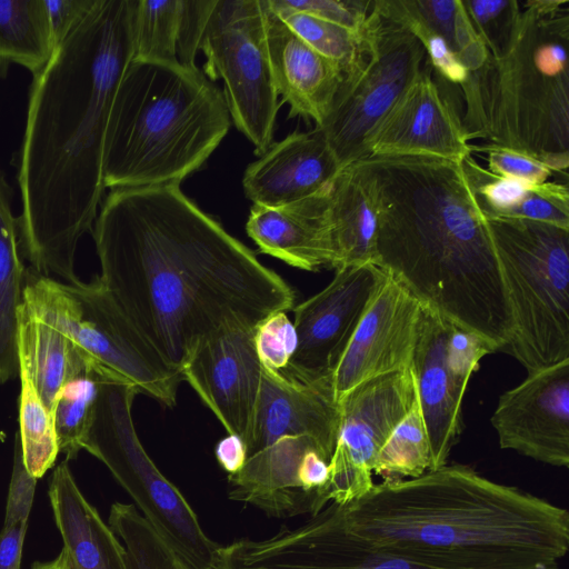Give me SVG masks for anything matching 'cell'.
Returning <instances> with one entry per match:
<instances>
[{"label":"cell","instance_id":"cell-7","mask_svg":"<svg viewBox=\"0 0 569 569\" xmlns=\"http://www.w3.org/2000/svg\"><path fill=\"white\" fill-rule=\"evenodd\" d=\"M485 216L512 315L508 352L528 373L569 360V229Z\"/></svg>","mask_w":569,"mask_h":569},{"label":"cell","instance_id":"cell-21","mask_svg":"<svg viewBox=\"0 0 569 569\" xmlns=\"http://www.w3.org/2000/svg\"><path fill=\"white\" fill-rule=\"evenodd\" d=\"M340 171L322 133L293 132L250 163L242 178L253 204L281 207L328 188Z\"/></svg>","mask_w":569,"mask_h":569},{"label":"cell","instance_id":"cell-10","mask_svg":"<svg viewBox=\"0 0 569 569\" xmlns=\"http://www.w3.org/2000/svg\"><path fill=\"white\" fill-rule=\"evenodd\" d=\"M427 63L425 48L395 0H371L358 56L319 127L339 169L362 159L368 141Z\"/></svg>","mask_w":569,"mask_h":569},{"label":"cell","instance_id":"cell-30","mask_svg":"<svg viewBox=\"0 0 569 569\" xmlns=\"http://www.w3.org/2000/svg\"><path fill=\"white\" fill-rule=\"evenodd\" d=\"M400 3L412 19L447 42L468 73L485 63L489 52L461 0H400Z\"/></svg>","mask_w":569,"mask_h":569},{"label":"cell","instance_id":"cell-13","mask_svg":"<svg viewBox=\"0 0 569 569\" xmlns=\"http://www.w3.org/2000/svg\"><path fill=\"white\" fill-rule=\"evenodd\" d=\"M495 350L477 335L421 305L411 358L432 469L447 465L462 430V400L481 359Z\"/></svg>","mask_w":569,"mask_h":569},{"label":"cell","instance_id":"cell-24","mask_svg":"<svg viewBox=\"0 0 569 569\" xmlns=\"http://www.w3.org/2000/svg\"><path fill=\"white\" fill-rule=\"evenodd\" d=\"M48 497L70 569H130L124 546L84 498L67 460L54 468Z\"/></svg>","mask_w":569,"mask_h":569},{"label":"cell","instance_id":"cell-27","mask_svg":"<svg viewBox=\"0 0 569 569\" xmlns=\"http://www.w3.org/2000/svg\"><path fill=\"white\" fill-rule=\"evenodd\" d=\"M12 189L0 170V385L19 373L18 310L26 281L19 224L11 210Z\"/></svg>","mask_w":569,"mask_h":569},{"label":"cell","instance_id":"cell-44","mask_svg":"<svg viewBox=\"0 0 569 569\" xmlns=\"http://www.w3.org/2000/svg\"><path fill=\"white\" fill-rule=\"evenodd\" d=\"M28 522L3 525L0 531V569H20Z\"/></svg>","mask_w":569,"mask_h":569},{"label":"cell","instance_id":"cell-2","mask_svg":"<svg viewBox=\"0 0 569 569\" xmlns=\"http://www.w3.org/2000/svg\"><path fill=\"white\" fill-rule=\"evenodd\" d=\"M138 0H96L33 76L18 182L20 248L37 273L77 284L76 251L104 192L103 152L118 87L133 59Z\"/></svg>","mask_w":569,"mask_h":569},{"label":"cell","instance_id":"cell-14","mask_svg":"<svg viewBox=\"0 0 569 569\" xmlns=\"http://www.w3.org/2000/svg\"><path fill=\"white\" fill-rule=\"evenodd\" d=\"M416 401L411 367L366 380L338 401L337 441L321 491L325 507L348 505L373 487L377 456Z\"/></svg>","mask_w":569,"mask_h":569},{"label":"cell","instance_id":"cell-20","mask_svg":"<svg viewBox=\"0 0 569 569\" xmlns=\"http://www.w3.org/2000/svg\"><path fill=\"white\" fill-rule=\"evenodd\" d=\"M339 419L330 385L307 383L262 366L257 407L243 440L247 458L280 440L309 437L330 462Z\"/></svg>","mask_w":569,"mask_h":569},{"label":"cell","instance_id":"cell-1","mask_svg":"<svg viewBox=\"0 0 569 569\" xmlns=\"http://www.w3.org/2000/svg\"><path fill=\"white\" fill-rule=\"evenodd\" d=\"M92 234L101 283L172 367L228 325L293 306L290 286L179 184L112 189Z\"/></svg>","mask_w":569,"mask_h":569},{"label":"cell","instance_id":"cell-46","mask_svg":"<svg viewBox=\"0 0 569 569\" xmlns=\"http://www.w3.org/2000/svg\"><path fill=\"white\" fill-rule=\"evenodd\" d=\"M31 569H70V566L67 553L62 549L54 559L46 562L37 561L32 565Z\"/></svg>","mask_w":569,"mask_h":569},{"label":"cell","instance_id":"cell-29","mask_svg":"<svg viewBox=\"0 0 569 569\" xmlns=\"http://www.w3.org/2000/svg\"><path fill=\"white\" fill-rule=\"evenodd\" d=\"M106 370L88 357L86 365L63 383L53 400L51 415L59 452L66 455L67 461L76 459L82 450Z\"/></svg>","mask_w":569,"mask_h":569},{"label":"cell","instance_id":"cell-43","mask_svg":"<svg viewBox=\"0 0 569 569\" xmlns=\"http://www.w3.org/2000/svg\"><path fill=\"white\" fill-rule=\"evenodd\" d=\"M56 48L90 11L96 0H44Z\"/></svg>","mask_w":569,"mask_h":569},{"label":"cell","instance_id":"cell-17","mask_svg":"<svg viewBox=\"0 0 569 569\" xmlns=\"http://www.w3.org/2000/svg\"><path fill=\"white\" fill-rule=\"evenodd\" d=\"M254 329L241 325L220 328L199 343L181 368L182 379L227 432L242 440L254 415L262 379Z\"/></svg>","mask_w":569,"mask_h":569},{"label":"cell","instance_id":"cell-39","mask_svg":"<svg viewBox=\"0 0 569 569\" xmlns=\"http://www.w3.org/2000/svg\"><path fill=\"white\" fill-rule=\"evenodd\" d=\"M216 4L217 0H179L177 59L186 68H197L196 54Z\"/></svg>","mask_w":569,"mask_h":569},{"label":"cell","instance_id":"cell-3","mask_svg":"<svg viewBox=\"0 0 569 569\" xmlns=\"http://www.w3.org/2000/svg\"><path fill=\"white\" fill-rule=\"evenodd\" d=\"M377 216L373 263L422 306L505 349L513 333L499 260L462 161L365 157Z\"/></svg>","mask_w":569,"mask_h":569},{"label":"cell","instance_id":"cell-40","mask_svg":"<svg viewBox=\"0 0 569 569\" xmlns=\"http://www.w3.org/2000/svg\"><path fill=\"white\" fill-rule=\"evenodd\" d=\"M395 4L403 21L422 43L431 67L447 81L457 84L465 82L468 71L453 54L447 42L440 36L412 19L403 10L400 0H395Z\"/></svg>","mask_w":569,"mask_h":569},{"label":"cell","instance_id":"cell-36","mask_svg":"<svg viewBox=\"0 0 569 569\" xmlns=\"http://www.w3.org/2000/svg\"><path fill=\"white\" fill-rule=\"evenodd\" d=\"M477 34L492 57L506 48L519 10L518 0H461Z\"/></svg>","mask_w":569,"mask_h":569},{"label":"cell","instance_id":"cell-35","mask_svg":"<svg viewBox=\"0 0 569 569\" xmlns=\"http://www.w3.org/2000/svg\"><path fill=\"white\" fill-rule=\"evenodd\" d=\"M271 10L315 51L336 63L342 74L351 68L358 56L359 36L339 24L306 13Z\"/></svg>","mask_w":569,"mask_h":569},{"label":"cell","instance_id":"cell-6","mask_svg":"<svg viewBox=\"0 0 569 569\" xmlns=\"http://www.w3.org/2000/svg\"><path fill=\"white\" fill-rule=\"evenodd\" d=\"M230 119L222 91L198 68L132 59L108 121L104 187L180 186L220 144Z\"/></svg>","mask_w":569,"mask_h":569},{"label":"cell","instance_id":"cell-11","mask_svg":"<svg viewBox=\"0 0 569 569\" xmlns=\"http://www.w3.org/2000/svg\"><path fill=\"white\" fill-rule=\"evenodd\" d=\"M559 563L373 548L347 533L339 506L330 502L297 528L221 546L214 569H560Z\"/></svg>","mask_w":569,"mask_h":569},{"label":"cell","instance_id":"cell-9","mask_svg":"<svg viewBox=\"0 0 569 569\" xmlns=\"http://www.w3.org/2000/svg\"><path fill=\"white\" fill-rule=\"evenodd\" d=\"M137 393L131 383L103 373L82 449L107 466L140 513L182 559L194 569H213L220 545L207 536L190 503L139 440L131 413Z\"/></svg>","mask_w":569,"mask_h":569},{"label":"cell","instance_id":"cell-5","mask_svg":"<svg viewBox=\"0 0 569 569\" xmlns=\"http://www.w3.org/2000/svg\"><path fill=\"white\" fill-rule=\"evenodd\" d=\"M569 1H520L498 57L459 84L467 140L520 152L552 172L569 167Z\"/></svg>","mask_w":569,"mask_h":569},{"label":"cell","instance_id":"cell-23","mask_svg":"<svg viewBox=\"0 0 569 569\" xmlns=\"http://www.w3.org/2000/svg\"><path fill=\"white\" fill-rule=\"evenodd\" d=\"M331 186L281 207L253 204L246 224L248 236L261 252L292 267L308 271L331 268Z\"/></svg>","mask_w":569,"mask_h":569},{"label":"cell","instance_id":"cell-19","mask_svg":"<svg viewBox=\"0 0 569 569\" xmlns=\"http://www.w3.org/2000/svg\"><path fill=\"white\" fill-rule=\"evenodd\" d=\"M427 63L380 121L366 157L421 156L462 161L471 154L460 116L445 98Z\"/></svg>","mask_w":569,"mask_h":569},{"label":"cell","instance_id":"cell-4","mask_svg":"<svg viewBox=\"0 0 569 569\" xmlns=\"http://www.w3.org/2000/svg\"><path fill=\"white\" fill-rule=\"evenodd\" d=\"M339 513L378 549L555 562L569 550L565 508L457 463L375 483Z\"/></svg>","mask_w":569,"mask_h":569},{"label":"cell","instance_id":"cell-18","mask_svg":"<svg viewBox=\"0 0 569 569\" xmlns=\"http://www.w3.org/2000/svg\"><path fill=\"white\" fill-rule=\"evenodd\" d=\"M421 303L388 276L330 377L338 402L371 378L411 366Z\"/></svg>","mask_w":569,"mask_h":569},{"label":"cell","instance_id":"cell-31","mask_svg":"<svg viewBox=\"0 0 569 569\" xmlns=\"http://www.w3.org/2000/svg\"><path fill=\"white\" fill-rule=\"evenodd\" d=\"M19 431L24 466L36 479L53 467L59 446L51 411L40 398L27 369L19 363Z\"/></svg>","mask_w":569,"mask_h":569},{"label":"cell","instance_id":"cell-41","mask_svg":"<svg viewBox=\"0 0 569 569\" xmlns=\"http://www.w3.org/2000/svg\"><path fill=\"white\" fill-rule=\"evenodd\" d=\"M472 150L487 153L488 170L500 177L543 183L552 174V171L539 160L513 150L486 143L470 144V151Z\"/></svg>","mask_w":569,"mask_h":569},{"label":"cell","instance_id":"cell-22","mask_svg":"<svg viewBox=\"0 0 569 569\" xmlns=\"http://www.w3.org/2000/svg\"><path fill=\"white\" fill-rule=\"evenodd\" d=\"M266 41L274 86L290 117L319 127L342 81L340 68L301 40L262 0Z\"/></svg>","mask_w":569,"mask_h":569},{"label":"cell","instance_id":"cell-34","mask_svg":"<svg viewBox=\"0 0 569 569\" xmlns=\"http://www.w3.org/2000/svg\"><path fill=\"white\" fill-rule=\"evenodd\" d=\"M179 0H138L133 60L178 61Z\"/></svg>","mask_w":569,"mask_h":569},{"label":"cell","instance_id":"cell-33","mask_svg":"<svg viewBox=\"0 0 569 569\" xmlns=\"http://www.w3.org/2000/svg\"><path fill=\"white\" fill-rule=\"evenodd\" d=\"M431 469L430 443L417 399L380 449L373 475L392 481L415 478Z\"/></svg>","mask_w":569,"mask_h":569},{"label":"cell","instance_id":"cell-38","mask_svg":"<svg viewBox=\"0 0 569 569\" xmlns=\"http://www.w3.org/2000/svg\"><path fill=\"white\" fill-rule=\"evenodd\" d=\"M268 3L273 10L306 13L359 36L371 0H268Z\"/></svg>","mask_w":569,"mask_h":569},{"label":"cell","instance_id":"cell-8","mask_svg":"<svg viewBox=\"0 0 569 569\" xmlns=\"http://www.w3.org/2000/svg\"><path fill=\"white\" fill-rule=\"evenodd\" d=\"M22 303L139 392L176 405L181 371L160 356L98 277L69 284L31 269L26 272Z\"/></svg>","mask_w":569,"mask_h":569},{"label":"cell","instance_id":"cell-26","mask_svg":"<svg viewBox=\"0 0 569 569\" xmlns=\"http://www.w3.org/2000/svg\"><path fill=\"white\" fill-rule=\"evenodd\" d=\"M17 351L19 363L27 369L50 411L60 388L89 357L60 330L34 317L23 303L18 310Z\"/></svg>","mask_w":569,"mask_h":569},{"label":"cell","instance_id":"cell-37","mask_svg":"<svg viewBox=\"0 0 569 569\" xmlns=\"http://www.w3.org/2000/svg\"><path fill=\"white\" fill-rule=\"evenodd\" d=\"M254 348L261 365L272 371H283L297 349V333L286 311L263 319L254 329Z\"/></svg>","mask_w":569,"mask_h":569},{"label":"cell","instance_id":"cell-16","mask_svg":"<svg viewBox=\"0 0 569 569\" xmlns=\"http://www.w3.org/2000/svg\"><path fill=\"white\" fill-rule=\"evenodd\" d=\"M499 445L555 467L569 466V360L528 373L491 416Z\"/></svg>","mask_w":569,"mask_h":569},{"label":"cell","instance_id":"cell-15","mask_svg":"<svg viewBox=\"0 0 569 569\" xmlns=\"http://www.w3.org/2000/svg\"><path fill=\"white\" fill-rule=\"evenodd\" d=\"M387 279L375 263L336 270L325 289L295 308L297 349L281 373L307 383L330 385L333 370Z\"/></svg>","mask_w":569,"mask_h":569},{"label":"cell","instance_id":"cell-45","mask_svg":"<svg viewBox=\"0 0 569 569\" xmlns=\"http://www.w3.org/2000/svg\"><path fill=\"white\" fill-rule=\"evenodd\" d=\"M214 455L218 463L228 476H233L238 473L246 463L247 450L244 441L236 435L228 433L227 437L222 438L217 443Z\"/></svg>","mask_w":569,"mask_h":569},{"label":"cell","instance_id":"cell-42","mask_svg":"<svg viewBox=\"0 0 569 569\" xmlns=\"http://www.w3.org/2000/svg\"><path fill=\"white\" fill-rule=\"evenodd\" d=\"M37 480L32 477L23 462L18 435L14 441L13 467L9 485L3 525L28 522L32 507Z\"/></svg>","mask_w":569,"mask_h":569},{"label":"cell","instance_id":"cell-12","mask_svg":"<svg viewBox=\"0 0 569 569\" xmlns=\"http://www.w3.org/2000/svg\"><path fill=\"white\" fill-rule=\"evenodd\" d=\"M200 49L204 73L223 81L230 118L261 157L273 144L279 109L262 0H217Z\"/></svg>","mask_w":569,"mask_h":569},{"label":"cell","instance_id":"cell-32","mask_svg":"<svg viewBox=\"0 0 569 569\" xmlns=\"http://www.w3.org/2000/svg\"><path fill=\"white\" fill-rule=\"evenodd\" d=\"M108 525L123 542L130 569H194L162 539L133 503L114 502Z\"/></svg>","mask_w":569,"mask_h":569},{"label":"cell","instance_id":"cell-25","mask_svg":"<svg viewBox=\"0 0 569 569\" xmlns=\"http://www.w3.org/2000/svg\"><path fill=\"white\" fill-rule=\"evenodd\" d=\"M331 269L373 263L377 216L366 176L357 162L341 169L330 191Z\"/></svg>","mask_w":569,"mask_h":569},{"label":"cell","instance_id":"cell-28","mask_svg":"<svg viewBox=\"0 0 569 569\" xmlns=\"http://www.w3.org/2000/svg\"><path fill=\"white\" fill-rule=\"evenodd\" d=\"M56 44L44 0H0V61L39 73Z\"/></svg>","mask_w":569,"mask_h":569}]
</instances>
